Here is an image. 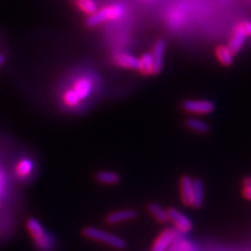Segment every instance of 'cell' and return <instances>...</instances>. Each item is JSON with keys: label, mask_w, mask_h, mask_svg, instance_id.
<instances>
[{"label": "cell", "mask_w": 251, "mask_h": 251, "mask_svg": "<svg viewBox=\"0 0 251 251\" xmlns=\"http://www.w3.org/2000/svg\"><path fill=\"white\" fill-rule=\"evenodd\" d=\"M26 228L39 250L51 251L53 249L52 238L38 219L34 217L28 218L26 221Z\"/></svg>", "instance_id": "cell-1"}, {"label": "cell", "mask_w": 251, "mask_h": 251, "mask_svg": "<svg viewBox=\"0 0 251 251\" xmlns=\"http://www.w3.org/2000/svg\"><path fill=\"white\" fill-rule=\"evenodd\" d=\"M82 233L85 238L89 240L101 242L104 244L112 247L114 249L123 250L127 247V242H126L123 238L119 237V235L110 233L106 230L97 228V227L93 226H87L82 230Z\"/></svg>", "instance_id": "cell-2"}, {"label": "cell", "mask_w": 251, "mask_h": 251, "mask_svg": "<svg viewBox=\"0 0 251 251\" xmlns=\"http://www.w3.org/2000/svg\"><path fill=\"white\" fill-rule=\"evenodd\" d=\"M168 214L170 221L174 224L175 229L180 233H188L191 232L193 229V223L186 215H184L181 211L178 209L171 207L168 209Z\"/></svg>", "instance_id": "cell-3"}, {"label": "cell", "mask_w": 251, "mask_h": 251, "mask_svg": "<svg viewBox=\"0 0 251 251\" xmlns=\"http://www.w3.org/2000/svg\"><path fill=\"white\" fill-rule=\"evenodd\" d=\"M182 107L185 111L195 114H208L215 110L213 101L207 100H188L184 101Z\"/></svg>", "instance_id": "cell-4"}, {"label": "cell", "mask_w": 251, "mask_h": 251, "mask_svg": "<svg viewBox=\"0 0 251 251\" xmlns=\"http://www.w3.org/2000/svg\"><path fill=\"white\" fill-rule=\"evenodd\" d=\"M178 231L175 228L164 229L155 240L151 251H167L177 239Z\"/></svg>", "instance_id": "cell-5"}, {"label": "cell", "mask_w": 251, "mask_h": 251, "mask_svg": "<svg viewBox=\"0 0 251 251\" xmlns=\"http://www.w3.org/2000/svg\"><path fill=\"white\" fill-rule=\"evenodd\" d=\"M81 99V100H87L93 91V80L88 75L77 76L74 81L72 87Z\"/></svg>", "instance_id": "cell-6"}, {"label": "cell", "mask_w": 251, "mask_h": 251, "mask_svg": "<svg viewBox=\"0 0 251 251\" xmlns=\"http://www.w3.org/2000/svg\"><path fill=\"white\" fill-rule=\"evenodd\" d=\"M137 215H138L137 211L132 208L116 210L111 214H109L106 217V222L110 225L120 224V223L131 221V220H134L135 218H137Z\"/></svg>", "instance_id": "cell-7"}, {"label": "cell", "mask_w": 251, "mask_h": 251, "mask_svg": "<svg viewBox=\"0 0 251 251\" xmlns=\"http://www.w3.org/2000/svg\"><path fill=\"white\" fill-rule=\"evenodd\" d=\"M164 50H166V42L162 39L157 40L152 52L153 58V75H158L161 73L163 67V58H164Z\"/></svg>", "instance_id": "cell-8"}, {"label": "cell", "mask_w": 251, "mask_h": 251, "mask_svg": "<svg viewBox=\"0 0 251 251\" xmlns=\"http://www.w3.org/2000/svg\"><path fill=\"white\" fill-rule=\"evenodd\" d=\"M114 64L122 68L127 69H138L139 59L128 52H119L113 57Z\"/></svg>", "instance_id": "cell-9"}, {"label": "cell", "mask_w": 251, "mask_h": 251, "mask_svg": "<svg viewBox=\"0 0 251 251\" xmlns=\"http://www.w3.org/2000/svg\"><path fill=\"white\" fill-rule=\"evenodd\" d=\"M180 192L183 204L193 206V179L190 176H183L180 181Z\"/></svg>", "instance_id": "cell-10"}, {"label": "cell", "mask_w": 251, "mask_h": 251, "mask_svg": "<svg viewBox=\"0 0 251 251\" xmlns=\"http://www.w3.org/2000/svg\"><path fill=\"white\" fill-rule=\"evenodd\" d=\"M204 191L200 179H193V207L200 208L203 205Z\"/></svg>", "instance_id": "cell-11"}, {"label": "cell", "mask_w": 251, "mask_h": 251, "mask_svg": "<svg viewBox=\"0 0 251 251\" xmlns=\"http://www.w3.org/2000/svg\"><path fill=\"white\" fill-rule=\"evenodd\" d=\"M98 182L103 184L114 185L121 181V176L115 172L111 171H100L96 176Z\"/></svg>", "instance_id": "cell-12"}, {"label": "cell", "mask_w": 251, "mask_h": 251, "mask_svg": "<svg viewBox=\"0 0 251 251\" xmlns=\"http://www.w3.org/2000/svg\"><path fill=\"white\" fill-rule=\"evenodd\" d=\"M34 170V162L29 158H23L21 159L17 166H16V175L19 178H27Z\"/></svg>", "instance_id": "cell-13"}, {"label": "cell", "mask_w": 251, "mask_h": 251, "mask_svg": "<svg viewBox=\"0 0 251 251\" xmlns=\"http://www.w3.org/2000/svg\"><path fill=\"white\" fill-rule=\"evenodd\" d=\"M139 59L138 69L144 75H153V58L151 52H146Z\"/></svg>", "instance_id": "cell-14"}, {"label": "cell", "mask_w": 251, "mask_h": 251, "mask_svg": "<svg viewBox=\"0 0 251 251\" xmlns=\"http://www.w3.org/2000/svg\"><path fill=\"white\" fill-rule=\"evenodd\" d=\"M62 100L64 105L69 108H76L82 103L81 99L78 98L76 92L72 87L64 90V92L62 94Z\"/></svg>", "instance_id": "cell-15"}, {"label": "cell", "mask_w": 251, "mask_h": 251, "mask_svg": "<svg viewBox=\"0 0 251 251\" xmlns=\"http://www.w3.org/2000/svg\"><path fill=\"white\" fill-rule=\"evenodd\" d=\"M107 15V20L113 21L122 18L126 13V7L122 3H113L104 7Z\"/></svg>", "instance_id": "cell-16"}, {"label": "cell", "mask_w": 251, "mask_h": 251, "mask_svg": "<svg viewBox=\"0 0 251 251\" xmlns=\"http://www.w3.org/2000/svg\"><path fill=\"white\" fill-rule=\"evenodd\" d=\"M245 39H246V36L244 34L241 33L240 30L235 29L233 36L230 39V42L228 46H227L229 49V50L232 52V54H237L241 50L242 46L244 45Z\"/></svg>", "instance_id": "cell-17"}, {"label": "cell", "mask_w": 251, "mask_h": 251, "mask_svg": "<svg viewBox=\"0 0 251 251\" xmlns=\"http://www.w3.org/2000/svg\"><path fill=\"white\" fill-rule=\"evenodd\" d=\"M216 54H217V58L220 61V63L223 64L224 66H229L232 64L233 54L227 46H225V45L218 46L216 50Z\"/></svg>", "instance_id": "cell-18"}, {"label": "cell", "mask_w": 251, "mask_h": 251, "mask_svg": "<svg viewBox=\"0 0 251 251\" xmlns=\"http://www.w3.org/2000/svg\"><path fill=\"white\" fill-rule=\"evenodd\" d=\"M149 211H150V214L160 223H168L170 221L168 210L161 207L159 204L151 203L150 205H149Z\"/></svg>", "instance_id": "cell-19"}, {"label": "cell", "mask_w": 251, "mask_h": 251, "mask_svg": "<svg viewBox=\"0 0 251 251\" xmlns=\"http://www.w3.org/2000/svg\"><path fill=\"white\" fill-rule=\"evenodd\" d=\"M108 21L107 20V15H106V11L103 7V9L100 10H98L96 13L88 16V18L86 19L85 21V25H87L88 27H96L100 25H101V23H104Z\"/></svg>", "instance_id": "cell-20"}, {"label": "cell", "mask_w": 251, "mask_h": 251, "mask_svg": "<svg viewBox=\"0 0 251 251\" xmlns=\"http://www.w3.org/2000/svg\"><path fill=\"white\" fill-rule=\"evenodd\" d=\"M75 5L83 14L90 16L98 11L96 0H75Z\"/></svg>", "instance_id": "cell-21"}, {"label": "cell", "mask_w": 251, "mask_h": 251, "mask_svg": "<svg viewBox=\"0 0 251 251\" xmlns=\"http://www.w3.org/2000/svg\"><path fill=\"white\" fill-rule=\"evenodd\" d=\"M186 126L190 129L199 133H207L209 131V126L205 122L200 121V120H196V119L187 120Z\"/></svg>", "instance_id": "cell-22"}, {"label": "cell", "mask_w": 251, "mask_h": 251, "mask_svg": "<svg viewBox=\"0 0 251 251\" xmlns=\"http://www.w3.org/2000/svg\"><path fill=\"white\" fill-rule=\"evenodd\" d=\"M235 29L240 30L246 37H251V21H243L239 23Z\"/></svg>", "instance_id": "cell-23"}, {"label": "cell", "mask_w": 251, "mask_h": 251, "mask_svg": "<svg viewBox=\"0 0 251 251\" xmlns=\"http://www.w3.org/2000/svg\"><path fill=\"white\" fill-rule=\"evenodd\" d=\"M177 251H195V249L188 241H181L177 246Z\"/></svg>", "instance_id": "cell-24"}, {"label": "cell", "mask_w": 251, "mask_h": 251, "mask_svg": "<svg viewBox=\"0 0 251 251\" xmlns=\"http://www.w3.org/2000/svg\"><path fill=\"white\" fill-rule=\"evenodd\" d=\"M243 194H244V196L247 199L251 200V179L249 180V182L245 185L244 191H243Z\"/></svg>", "instance_id": "cell-25"}, {"label": "cell", "mask_w": 251, "mask_h": 251, "mask_svg": "<svg viewBox=\"0 0 251 251\" xmlns=\"http://www.w3.org/2000/svg\"><path fill=\"white\" fill-rule=\"evenodd\" d=\"M4 61H5V57L3 56V54H0V66L3 64Z\"/></svg>", "instance_id": "cell-26"}, {"label": "cell", "mask_w": 251, "mask_h": 251, "mask_svg": "<svg viewBox=\"0 0 251 251\" xmlns=\"http://www.w3.org/2000/svg\"><path fill=\"white\" fill-rule=\"evenodd\" d=\"M1 190H2V179L0 177V193H1Z\"/></svg>", "instance_id": "cell-27"}, {"label": "cell", "mask_w": 251, "mask_h": 251, "mask_svg": "<svg viewBox=\"0 0 251 251\" xmlns=\"http://www.w3.org/2000/svg\"><path fill=\"white\" fill-rule=\"evenodd\" d=\"M172 251H175V250H172ZM176 251H177V250H176Z\"/></svg>", "instance_id": "cell-28"}, {"label": "cell", "mask_w": 251, "mask_h": 251, "mask_svg": "<svg viewBox=\"0 0 251 251\" xmlns=\"http://www.w3.org/2000/svg\"><path fill=\"white\" fill-rule=\"evenodd\" d=\"M0 206H1V204H0Z\"/></svg>", "instance_id": "cell-29"}]
</instances>
